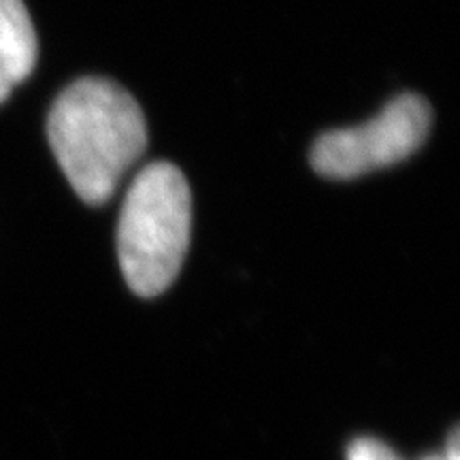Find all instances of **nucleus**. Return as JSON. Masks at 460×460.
<instances>
[{"instance_id":"5","label":"nucleus","mask_w":460,"mask_h":460,"mask_svg":"<svg viewBox=\"0 0 460 460\" xmlns=\"http://www.w3.org/2000/svg\"><path fill=\"white\" fill-rule=\"evenodd\" d=\"M348 460H401L393 447L373 437H360L348 447Z\"/></svg>"},{"instance_id":"1","label":"nucleus","mask_w":460,"mask_h":460,"mask_svg":"<svg viewBox=\"0 0 460 460\" xmlns=\"http://www.w3.org/2000/svg\"><path fill=\"white\" fill-rule=\"evenodd\" d=\"M48 137L68 183L88 205H105L147 147L139 102L102 77L79 79L58 96Z\"/></svg>"},{"instance_id":"6","label":"nucleus","mask_w":460,"mask_h":460,"mask_svg":"<svg viewBox=\"0 0 460 460\" xmlns=\"http://www.w3.org/2000/svg\"><path fill=\"white\" fill-rule=\"evenodd\" d=\"M424 460H460V454H458V439H456V435L452 437L450 447H447V452H446V454H441V456H429V458H424Z\"/></svg>"},{"instance_id":"3","label":"nucleus","mask_w":460,"mask_h":460,"mask_svg":"<svg viewBox=\"0 0 460 460\" xmlns=\"http://www.w3.org/2000/svg\"><path fill=\"white\" fill-rule=\"evenodd\" d=\"M433 111L418 94H401L377 118L354 128L324 132L312 147V164L326 180H356L410 158L427 141Z\"/></svg>"},{"instance_id":"2","label":"nucleus","mask_w":460,"mask_h":460,"mask_svg":"<svg viewBox=\"0 0 460 460\" xmlns=\"http://www.w3.org/2000/svg\"><path fill=\"white\" fill-rule=\"evenodd\" d=\"M192 230V194L171 163L147 164L126 192L118 224V254L137 296L163 295L186 261Z\"/></svg>"},{"instance_id":"4","label":"nucleus","mask_w":460,"mask_h":460,"mask_svg":"<svg viewBox=\"0 0 460 460\" xmlns=\"http://www.w3.org/2000/svg\"><path fill=\"white\" fill-rule=\"evenodd\" d=\"M37 32L24 0H0V105L34 71Z\"/></svg>"}]
</instances>
